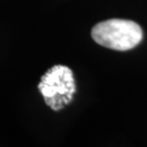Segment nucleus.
<instances>
[{
    "instance_id": "1",
    "label": "nucleus",
    "mask_w": 147,
    "mask_h": 147,
    "mask_svg": "<svg viewBox=\"0 0 147 147\" xmlns=\"http://www.w3.org/2000/svg\"><path fill=\"white\" fill-rule=\"evenodd\" d=\"M92 37L100 46L125 51L142 42L143 31L134 21L110 19L96 24L92 30Z\"/></svg>"
},
{
    "instance_id": "2",
    "label": "nucleus",
    "mask_w": 147,
    "mask_h": 147,
    "mask_svg": "<svg viewBox=\"0 0 147 147\" xmlns=\"http://www.w3.org/2000/svg\"><path fill=\"white\" fill-rule=\"evenodd\" d=\"M38 89L53 110L63 109L72 101L76 90L72 70L62 64L53 65L42 76Z\"/></svg>"
}]
</instances>
